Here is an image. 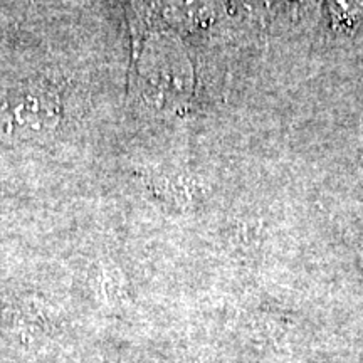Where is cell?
Wrapping results in <instances>:
<instances>
[{
	"mask_svg": "<svg viewBox=\"0 0 363 363\" xmlns=\"http://www.w3.org/2000/svg\"><path fill=\"white\" fill-rule=\"evenodd\" d=\"M138 83L143 99L157 111H175L190 99L192 62L170 27L147 33L138 56Z\"/></svg>",
	"mask_w": 363,
	"mask_h": 363,
	"instance_id": "obj_1",
	"label": "cell"
},
{
	"mask_svg": "<svg viewBox=\"0 0 363 363\" xmlns=\"http://www.w3.org/2000/svg\"><path fill=\"white\" fill-rule=\"evenodd\" d=\"M61 110L54 94L44 89H24L0 106V140L21 143L43 138L59 123Z\"/></svg>",
	"mask_w": 363,
	"mask_h": 363,
	"instance_id": "obj_2",
	"label": "cell"
},
{
	"mask_svg": "<svg viewBox=\"0 0 363 363\" xmlns=\"http://www.w3.org/2000/svg\"><path fill=\"white\" fill-rule=\"evenodd\" d=\"M225 0H153L162 21L172 30H202L219 19Z\"/></svg>",
	"mask_w": 363,
	"mask_h": 363,
	"instance_id": "obj_3",
	"label": "cell"
},
{
	"mask_svg": "<svg viewBox=\"0 0 363 363\" xmlns=\"http://www.w3.org/2000/svg\"><path fill=\"white\" fill-rule=\"evenodd\" d=\"M91 291L99 305L104 308H115L125 298V279L121 271L108 261L99 262L93 267L89 278Z\"/></svg>",
	"mask_w": 363,
	"mask_h": 363,
	"instance_id": "obj_4",
	"label": "cell"
},
{
	"mask_svg": "<svg viewBox=\"0 0 363 363\" xmlns=\"http://www.w3.org/2000/svg\"><path fill=\"white\" fill-rule=\"evenodd\" d=\"M330 24L340 34H353L363 22V0H325Z\"/></svg>",
	"mask_w": 363,
	"mask_h": 363,
	"instance_id": "obj_5",
	"label": "cell"
},
{
	"mask_svg": "<svg viewBox=\"0 0 363 363\" xmlns=\"http://www.w3.org/2000/svg\"><path fill=\"white\" fill-rule=\"evenodd\" d=\"M274 0H225L227 6H230L239 13H246L251 17H259L269 11Z\"/></svg>",
	"mask_w": 363,
	"mask_h": 363,
	"instance_id": "obj_6",
	"label": "cell"
},
{
	"mask_svg": "<svg viewBox=\"0 0 363 363\" xmlns=\"http://www.w3.org/2000/svg\"><path fill=\"white\" fill-rule=\"evenodd\" d=\"M291 2L298 7H305V6H310L313 2H316V0H291Z\"/></svg>",
	"mask_w": 363,
	"mask_h": 363,
	"instance_id": "obj_7",
	"label": "cell"
},
{
	"mask_svg": "<svg viewBox=\"0 0 363 363\" xmlns=\"http://www.w3.org/2000/svg\"><path fill=\"white\" fill-rule=\"evenodd\" d=\"M13 0H0V6H6V4H12Z\"/></svg>",
	"mask_w": 363,
	"mask_h": 363,
	"instance_id": "obj_8",
	"label": "cell"
},
{
	"mask_svg": "<svg viewBox=\"0 0 363 363\" xmlns=\"http://www.w3.org/2000/svg\"><path fill=\"white\" fill-rule=\"evenodd\" d=\"M0 22H2V16H0Z\"/></svg>",
	"mask_w": 363,
	"mask_h": 363,
	"instance_id": "obj_9",
	"label": "cell"
}]
</instances>
